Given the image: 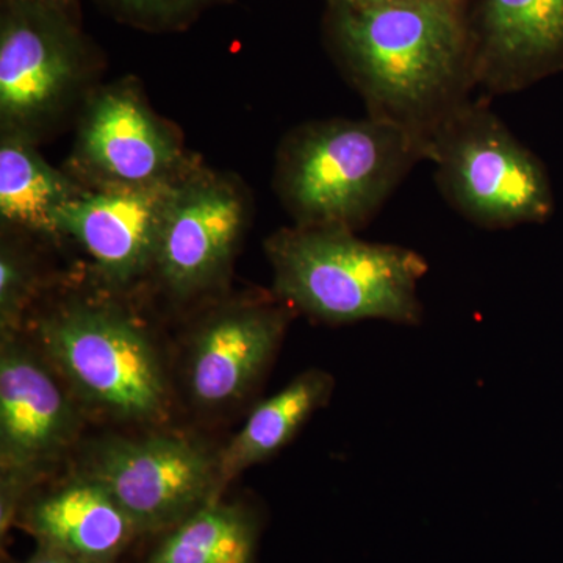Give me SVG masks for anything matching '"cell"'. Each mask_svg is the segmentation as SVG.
Instances as JSON below:
<instances>
[{"label": "cell", "instance_id": "obj_1", "mask_svg": "<svg viewBox=\"0 0 563 563\" xmlns=\"http://www.w3.org/2000/svg\"><path fill=\"white\" fill-rule=\"evenodd\" d=\"M340 65L372 117L428 143L477 88L468 0L333 9Z\"/></svg>", "mask_w": 563, "mask_h": 563}, {"label": "cell", "instance_id": "obj_2", "mask_svg": "<svg viewBox=\"0 0 563 563\" xmlns=\"http://www.w3.org/2000/svg\"><path fill=\"white\" fill-rule=\"evenodd\" d=\"M420 162L424 140L372 114L307 122L282 143L276 190L298 228L358 233Z\"/></svg>", "mask_w": 563, "mask_h": 563}, {"label": "cell", "instance_id": "obj_3", "mask_svg": "<svg viewBox=\"0 0 563 563\" xmlns=\"http://www.w3.org/2000/svg\"><path fill=\"white\" fill-rule=\"evenodd\" d=\"M274 296L296 313L329 325L387 321L420 325L418 287L429 272L420 252L365 242L340 229H280L266 242Z\"/></svg>", "mask_w": 563, "mask_h": 563}, {"label": "cell", "instance_id": "obj_4", "mask_svg": "<svg viewBox=\"0 0 563 563\" xmlns=\"http://www.w3.org/2000/svg\"><path fill=\"white\" fill-rule=\"evenodd\" d=\"M437 188L463 220L485 231L544 224L555 210L544 163L483 99H472L428 141Z\"/></svg>", "mask_w": 563, "mask_h": 563}, {"label": "cell", "instance_id": "obj_5", "mask_svg": "<svg viewBox=\"0 0 563 563\" xmlns=\"http://www.w3.org/2000/svg\"><path fill=\"white\" fill-rule=\"evenodd\" d=\"M44 357L77 398L124 421L162 420L168 385L146 331L120 307L73 301L38 322Z\"/></svg>", "mask_w": 563, "mask_h": 563}, {"label": "cell", "instance_id": "obj_6", "mask_svg": "<svg viewBox=\"0 0 563 563\" xmlns=\"http://www.w3.org/2000/svg\"><path fill=\"white\" fill-rule=\"evenodd\" d=\"M81 476L101 484L140 533L176 528L222 490L218 454L179 435L113 437L92 448Z\"/></svg>", "mask_w": 563, "mask_h": 563}, {"label": "cell", "instance_id": "obj_7", "mask_svg": "<svg viewBox=\"0 0 563 563\" xmlns=\"http://www.w3.org/2000/svg\"><path fill=\"white\" fill-rule=\"evenodd\" d=\"M0 336V523L5 532L22 493L76 439L79 413L44 355L18 333Z\"/></svg>", "mask_w": 563, "mask_h": 563}, {"label": "cell", "instance_id": "obj_8", "mask_svg": "<svg viewBox=\"0 0 563 563\" xmlns=\"http://www.w3.org/2000/svg\"><path fill=\"white\" fill-rule=\"evenodd\" d=\"M81 49L66 14L10 0L0 31L2 133L35 141L79 91Z\"/></svg>", "mask_w": 563, "mask_h": 563}, {"label": "cell", "instance_id": "obj_9", "mask_svg": "<svg viewBox=\"0 0 563 563\" xmlns=\"http://www.w3.org/2000/svg\"><path fill=\"white\" fill-rule=\"evenodd\" d=\"M73 166L88 188L146 187L195 168L132 81L96 92L81 114Z\"/></svg>", "mask_w": 563, "mask_h": 563}, {"label": "cell", "instance_id": "obj_10", "mask_svg": "<svg viewBox=\"0 0 563 563\" xmlns=\"http://www.w3.org/2000/svg\"><path fill=\"white\" fill-rule=\"evenodd\" d=\"M250 214V199L232 177L198 168L181 177L154 266L173 296L190 299L228 277Z\"/></svg>", "mask_w": 563, "mask_h": 563}, {"label": "cell", "instance_id": "obj_11", "mask_svg": "<svg viewBox=\"0 0 563 563\" xmlns=\"http://www.w3.org/2000/svg\"><path fill=\"white\" fill-rule=\"evenodd\" d=\"M181 177L146 187L81 188L58 211L57 233L87 252L107 284L129 287L154 272L163 222Z\"/></svg>", "mask_w": 563, "mask_h": 563}, {"label": "cell", "instance_id": "obj_12", "mask_svg": "<svg viewBox=\"0 0 563 563\" xmlns=\"http://www.w3.org/2000/svg\"><path fill=\"white\" fill-rule=\"evenodd\" d=\"M295 313L274 296L209 314L188 347L192 402L201 409H221L246 396L268 369Z\"/></svg>", "mask_w": 563, "mask_h": 563}, {"label": "cell", "instance_id": "obj_13", "mask_svg": "<svg viewBox=\"0 0 563 563\" xmlns=\"http://www.w3.org/2000/svg\"><path fill=\"white\" fill-rule=\"evenodd\" d=\"M477 88L528 90L563 70V0H468Z\"/></svg>", "mask_w": 563, "mask_h": 563}, {"label": "cell", "instance_id": "obj_14", "mask_svg": "<svg viewBox=\"0 0 563 563\" xmlns=\"http://www.w3.org/2000/svg\"><path fill=\"white\" fill-rule=\"evenodd\" d=\"M24 526L40 547L90 563H113L140 533L120 503L87 476L32 503Z\"/></svg>", "mask_w": 563, "mask_h": 563}, {"label": "cell", "instance_id": "obj_15", "mask_svg": "<svg viewBox=\"0 0 563 563\" xmlns=\"http://www.w3.org/2000/svg\"><path fill=\"white\" fill-rule=\"evenodd\" d=\"M333 390L331 373L310 368L255 406L240 432L218 454L222 487L287 446L312 415L331 401Z\"/></svg>", "mask_w": 563, "mask_h": 563}, {"label": "cell", "instance_id": "obj_16", "mask_svg": "<svg viewBox=\"0 0 563 563\" xmlns=\"http://www.w3.org/2000/svg\"><path fill=\"white\" fill-rule=\"evenodd\" d=\"M81 188L79 181L44 161L32 140L2 133L0 217L3 224L57 236L58 211Z\"/></svg>", "mask_w": 563, "mask_h": 563}, {"label": "cell", "instance_id": "obj_17", "mask_svg": "<svg viewBox=\"0 0 563 563\" xmlns=\"http://www.w3.org/2000/svg\"><path fill=\"white\" fill-rule=\"evenodd\" d=\"M255 551L254 515L218 498L169 529L146 563H254Z\"/></svg>", "mask_w": 563, "mask_h": 563}, {"label": "cell", "instance_id": "obj_18", "mask_svg": "<svg viewBox=\"0 0 563 563\" xmlns=\"http://www.w3.org/2000/svg\"><path fill=\"white\" fill-rule=\"evenodd\" d=\"M36 290L31 257L10 242L0 250V335L18 333L25 309Z\"/></svg>", "mask_w": 563, "mask_h": 563}, {"label": "cell", "instance_id": "obj_19", "mask_svg": "<svg viewBox=\"0 0 563 563\" xmlns=\"http://www.w3.org/2000/svg\"><path fill=\"white\" fill-rule=\"evenodd\" d=\"M132 13L144 18H168L192 5L196 0H120Z\"/></svg>", "mask_w": 563, "mask_h": 563}, {"label": "cell", "instance_id": "obj_20", "mask_svg": "<svg viewBox=\"0 0 563 563\" xmlns=\"http://www.w3.org/2000/svg\"><path fill=\"white\" fill-rule=\"evenodd\" d=\"M22 563H90L73 558V555L63 554L60 551L49 550V548L40 547V550L31 559Z\"/></svg>", "mask_w": 563, "mask_h": 563}, {"label": "cell", "instance_id": "obj_21", "mask_svg": "<svg viewBox=\"0 0 563 563\" xmlns=\"http://www.w3.org/2000/svg\"><path fill=\"white\" fill-rule=\"evenodd\" d=\"M333 9H365V7L383 5L393 0H331Z\"/></svg>", "mask_w": 563, "mask_h": 563}, {"label": "cell", "instance_id": "obj_22", "mask_svg": "<svg viewBox=\"0 0 563 563\" xmlns=\"http://www.w3.org/2000/svg\"><path fill=\"white\" fill-rule=\"evenodd\" d=\"M22 2L36 3V5L46 7V9L66 14L74 0H22Z\"/></svg>", "mask_w": 563, "mask_h": 563}]
</instances>
